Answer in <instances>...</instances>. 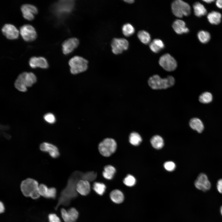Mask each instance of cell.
Masks as SVG:
<instances>
[{
	"label": "cell",
	"mask_w": 222,
	"mask_h": 222,
	"mask_svg": "<svg viewBox=\"0 0 222 222\" xmlns=\"http://www.w3.org/2000/svg\"><path fill=\"white\" fill-rule=\"evenodd\" d=\"M172 27L175 32L178 34L187 33L189 29L186 26L185 22L182 20L177 19L173 23Z\"/></svg>",
	"instance_id": "ac0fdd59"
},
{
	"label": "cell",
	"mask_w": 222,
	"mask_h": 222,
	"mask_svg": "<svg viewBox=\"0 0 222 222\" xmlns=\"http://www.w3.org/2000/svg\"><path fill=\"white\" fill-rule=\"evenodd\" d=\"M116 170L113 166L108 165L104 168V170L102 173L104 177L107 179H112L115 173Z\"/></svg>",
	"instance_id": "d4e9b609"
},
{
	"label": "cell",
	"mask_w": 222,
	"mask_h": 222,
	"mask_svg": "<svg viewBox=\"0 0 222 222\" xmlns=\"http://www.w3.org/2000/svg\"><path fill=\"white\" fill-rule=\"evenodd\" d=\"M39 148L42 151L48 153L52 158H57L60 155L58 148L51 143L47 142H43L40 145Z\"/></svg>",
	"instance_id": "5bb4252c"
},
{
	"label": "cell",
	"mask_w": 222,
	"mask_h": 222,
	"mask_svg": "<svg viewBox=\"0 0 222 222\" xmlns=\"http://www.w3.org/2000/svg\"><path fill=\"white\" fill-rule=\"evenodd\" d=\"M212 97V94L208 92H206L201 94L199 98V101L203 103H208L211 102Z\"/></svg>",
	"instance_id": "d6a6232c"
},
{
	"label": "cell",
	"mask_w": 222,
	"mask_h": 222,
	"mask_svg": "<svg viewBox=\"0 0 222 222\" xmlns=\"http://www.w3.org/2000/svg\"><path fill=\"white\" fill-rule=\"evenodd\" d=\"M117 144L116 141L112 138L105 139L99 144V151L100 153L105 157H109L116 150Z\"/></svg>",
	"instance_id": "8992f818"
},
{
	"label": "cell",
	"mask_w": 222,
	"mask_h": 222,
	"mask_svg": "<svg viewBox=\"0 0 222 222\" xmlns=\"http://www.w3.org/2000/svg\"><path fill=\"white\" fill-rule=\"evenodd\" d=\"M49 222H61L57 216L54 213H51L48 216Z\"/></svg>",
	"instance_id": "74e56055"
},
{
	"label": "cell",
	"mask_w": 222,
	"mask_h": 222,
	"mask_svg": "<svg viewBox=\"0 0 222 222\" xmlns=\"http://www.w3.org/2000/svg\"><path fill=\"white\" fill-rule=\"evenodd\" d=\"M88 61L82 57L73 56L68 62L70 72L72 74H76L86 71L88 68Z\"/></svg>",
	"instance_id": "277c9868"
},
{
	"label": "cell",
	"mask_w": 222,
	"mask_h": 222,
	"mask_svg": "<svg viewBox=\"0 0 222 222\" xmlns=\"http://www.w3.org/2000/svg\"><path fill=\"white\" fill-rule=\"evenodd\" d=\"M216 6L219 8L222 9V0H218L216 1Z\"/></svg>",
	"instance_id": "60d3db41"
},
{
	"label": "cell",
	"mask_w": 222,
	"mask_h": 222,
	"mask_svg": "<svg viewBox=\"0 0 222 222\" xmlns=\"http://www.w3.org/2000/svg\"><path fill=\"white\" fill-rule=\"evenodd\" d=\"M39 187L38 182L34 179L30 178L23 180L20 185L21 190L24 195L31 197L33 199H37L40 196Z\"/></svg>",
	"instance_id": "3957f363"
},
{
	"label": "cell",
	"mask_w": 222,
	"mask_h": 222,
	"mask_svg": "<svg viewBox=\"0 0 222 222\" xmlns=\"http://www.w3.org/2000/svg\"><path fill=\"white\" fill-rule=\"evenodd\" d=\"M124 1L126 2L127 3H132L134 2V1L133 0H124Z\"/></svg>",
	"instance_id": "ee69618b"
},
{
	"label": "cell",
	"mask_w": 222,
	"mask_h": 222,
	"mask_svg": "<svg viewBox=\"0 0 222 222\" xmlns=\"http://www.w3.org/2000/svg\"><path fill=\"white\" fill-rule=\"evenodd\" d=\"M0 213H2L4 212L5 211V207L3 203L0 202Z\"/></svg>",
	"instance_id": "b9f144b4"
},
{
	"label": "cell",
	"mask_w": 222,
	"mask_h": 222,
	"mask_svg": "<svg viewBox=\"0 0 222 222\" xmlns=\"http://www.w3.org/2000/svg\"><path fill=\"white\" fill-rule=\"evenodd\" d=\"M26 72H23L20 74L15 82V87L20 92H25L27 90L25 81Z\"/></svg>",
	"instance_id": "d6986e66"
},
{
	"label": "cell",
	"mask_w": 222,
	"mask_h": 222,
	"mask_svg": "<svg viewBox=\"0 0 222 222\" xmlns=\"http://www.w3.org/2000/svg\"><path fill=\"white\" fill-rule=\"evenodd\" d=\"M39 191L40 195L47 198L54 199L56 198V190L55 187L48 188L43 184L39 185Z\"/></svg>",
	"instance_id": "2e32d148"
},
{
	"label": "cell",
	"mask_w": 222,
	"mask_h": 222,
	"mask_svg": "<svg viewBox=\"0 0 222 222\" xmlns=\"http://www.w3.org/2000/svg\"><path fill=\"white\" fill-rule=\"evenodd\" d=\"M25 81L27 87H31L37 81V78L35 74L32 72H26Z\"/></svg>",
	"instance_id": "f1b7e54d"
},
{
	"label": "cell",
	"mask_w": 222,
	"mask_h": 222,
	"mask_svg": "<svg viewBox=\"0 0 222 222\" xmlns=\"http://www.w3.org/2000/svg\"><path fill=\"white\" fill-rule=\"evenodd\" d=\"M37 57L35 56L31 57L29 61V64L31 68H37L36 65V60Z\"/></svg>",
	"instance_id": "f35d334b"
},
{
	"label": "cell",
	"mask_w": 222,
	"mask_h": 222,
	"mask_svg": "<svg viewBox=\"0 0 222 222\" xmlns=\"http://www.w3.org/2000/svg\"><path fill=\"white\" fill-rule=\"evenodd\" d=\"M175 83V79L172 76L169 75L162 78L157 74L150 77L148 81L149 86L154 90L166 89L172 87Z\"/></svg>",
	"instance_id": "6da1fadb"
},
{
	"label": "cell",
	"mask_w": 222,
	"mask_h": 222,
	"mask_svg": "<svg viewBox=\"0 0 222 222\" xmlns=\"http://www.w3.org/2000/svg\"><path fill=\"white\" fill-rule=\"evenodd\" d=\"M152 146L155 148L160 149L164 145V141L162 138L159 135H155L150 140Z\"/></svg>",
	"instance_id": "484cf974"
},
{
	"label": "cell",
	"mask_w": 222,
	"mask_h": 222,
	"mask_svg": "<svg viewBox=\"0 0 222 222\" xmlns=\"http://www.w3.org/2000/svg\"><path fill=\"white\" fill-rule=\"evenodd\" d=\"M171 9L173 14L180 18L188 16L191 13V8L187 2L181 0L174 1L171 4Z\"/></svg>",
	"instance_id": "5b68a950"
},
{
	"label": "cell",
	"mask_w": 222,
	"mask_h": 222,
	"mask_svg": "<svg viewBox=\"0 0 222 222\" xmlns=\"http://www.w3.org/2000/svg\"><path fill=\"white\" fill-rule=\"evenodd\" d=\"M93 188L97 194L101 195L105 193L106 187L103 183L96 182L93 184Z\"/></svg>",
	"instance_id": "1f68e13d"
},
{
	"label": "cell",
	"mask_w": 222,
	"mask_h": 222,
	"mask_svg": "<svg viewBox=\"0 0 222 222\" xmlns=\"http://www.w3.org/2000/svg\"><path fill=\"white\" fill-rule=\"evenodd\" d=\"M220 212L221 215L222 216V206L220 208Z\"/></svg>",
	"instance_id": "f6af8a7d"
},
{
	"label": "cell",
	"mask_w": 222,
	"mask_h": 222,
	"mask_svg": "<svg viewBox=\"0 0 222 222\" xmlns=\"http://www.w3.org/2000/svg\"><path fill=\"white\" fill-rule=\"evenodd\" d=\"M20 33L23 39L27 42L33 41L37 37V33L35 28L29 24L24 25L21 27Z\"/></svg>",
	"instance_id": "9c48e42d"
},
{
	"label": "cell",
	"mask_w": 222,
	"mask_h": 222,
	"mask_svg": "<svg viewBox=\"0 0 222 222\" xmlns=\"http://www.w3.org/2000/svg\"><path fill=\"white\" fill-rule=\"evenodd\" d=\"M136 179L132 175H128L124 179L123 183L126 186L132 187L136 183Z\"/></svg>",
	"instance_id": "e575fe53"
},
{
	"label": "cell",
	"mask_w": 222,
	"mask_h": 222,
	"mask_svg": "<svg viewBox=\"0 0 222 222\" xmlns=\"http://www.w3.org/2000/svg\"><path fill=\"white\" fill-rule=\"evenodd\" d=\"M23 17L28 20H32L34 18V14L38 12L37 8L35 6L29 4H24L21 7Z\"/></svg>",
	"instance_id": "7c38bea8"
},
{
	"label": "cell",
	"mask_w": 222,
	"mask_h": 222,
	"mask_svg": "<svg viewBox=\"0 0 222 222\" xmlns=\"http://www.w3.org/2000/svg\"><path fill=\"white\" fill-rule=\"evenodd\" d=\"M75 1L73 0H60L54 3L51 7L52 13L59 18L68 15L73 10Z\"/></svg>",
	"instance_id": "7a4b0ae2"
},
{
	"label": "cell",
	"mask_w": 222,
	"mask_h": 222,
	"mask_svg": "<svg viewBox=\"0 0 222 222\" xmlns=\"http://www.w3.org/2000/svg\"><path fill=\"white\" fill-rule=\"evenodd\" d=\"M190 127L199 133L202 132L204 129V125L202 121L198 118H193L189 123Z\"/></svg>",
	"instance_id": "44dd1931"
},
{
	"label": "cell",
	"mask_w": 222,
	"mask_h": 222,
	"mask_svg": "<svg viewBox=\"0 0 222 222\" xmlns=\"http://www.w3.org/2000/svg\"><path fill=\"white\" fill-rule=\"evenodd\" d=\"M137 36L139 39L143 43L147 44L150 43L151 37L147 32L144 30L140 31L138 32Z\"/></svg>",
	"instance_id": "4316f807"
},
{
	"label": "cell",
	"mask_w": 222,
	"mask_h": 222,
	"mask_svg": "<svg viewBox=\"0 0 222 222\" xmlns=\"http://www.w3.org/2000/svg\"><path fill=\"white\" fill-rule=\"evenodd\" d=\"M2 31L3 34L9 39H15L18 37V31L13 25L10 24H5L2 28Z\"/></svg>",
	"instance_id": "4fadbf2b"
},
{
	"label": "cell",
	"mask_w": 222,
	"mask_h": 222,
	"mask_svg": "<svg viewBox=\"0 0 222 222\" xmlns=\"http://www.w3.org/2000/svg\"><path fill=\"white\" fill-rule=\"evenodd\" d=\"M123 35L126 37H129L133 35L135 32V29L134 27L129 23L124 24L122 28Z\"/></svg>",
	"instance_id": "4dcf8cb0"
},
{
	"label": "cell",
	"mask_w": 222,
	"mask_h": 222,
	"mask_svg": "<svg viewBox=\"0 0 222 222\" xmlns=\"http://www.w3.org/2000/svg\"><path fill=\"white\" fill-rule=\"evenodd\" d=\"M158 63L164 69L168 72L174 71L177 67V61L169 54H165L162 56L159 59Z\"/></svg>",
	"instance_id": "52a82bcc"
},
{
	"label": "cell",
	"mask_w": 222,
	"mask_h": 222,
	"mask_svg": "<svg viewBox=\"0 0 222 222\" xmlns=\"http://www.w3.org/2000/svg\"><path fill=\"white\" fill-rule=\"evenodd\" d=\"M203 1L207 3H210L212 2L215 1L213 0H203Z\"/></svg>",
	"instance_id": "7bdbcfd3"
},
{
	"label": "cell",
	"mask_w": 222,
	"mask_h": 222,
	"mask_svg": "<svg viewBox=\"0 0 222 222\" xmlns=\"http://www.w3.org/2000/svg\"><path fill=\"white\" fill-rule=\"evenodd\" d=\"M36 64L37 67L46 69L48 67V64L46 59L43 57L37 58Z\"/></svg>",
	"instance_id": "836d02e7"
},
{
	"label": "cell",
	"mask_w": 222,
	"mask_h": 222,
	"mask_svg": "<svg viewBox=\"0 0 222 222\" xmlns=\"http://www.w3.org/2000/svg\"><path fill=\"white\" fill-rule=\"evenodd\" d=\"M110 197L113 202L117 204L121 203L124 199L123 194L118 190H114L112 191L110 194Z\"/></svg>",
	"instance_id": "7402d4cb"
},
{
	"label": "cell",
	"mask_w": 222,
	"mask_h": 222,
	"mask_svg": "<svg viewBox=\"0 0 222 222\" xmlns=\"http://www.w3.org/2000/svg\"><path fill=\"white\" fill-rule=\"evenodd\" d=\"M164 167L167 171H171L175 170V165L172 161H167L164 163Z\"/></svg>",
	"instance_id": "8d00e7d4"
},
{
	"label": "cell",
	"mask_w": 222,
	"mask_h": 222,
	"mask_svg": "<svg viewBox=\"0 0 222 222\" xmlns=\"http://www.w3.org/2000/svg\"><path fill=\"white\" fill-rule=\"evenodd\" d=\"M79 41L76 38H71L64 41L62 44V50L66 55L72 52L78 46Z\"/></svg>",
	"instance_id": "8fae6325"
},
{
	"label": "cell",
	"mask_w": 222,
	"mask_h": 222,
	"mask_svg": "<svg viewBox=\"0 0 222 222\" xmlns=\"http://www.w3.org/2000/svg\"><path fill=\"white\" fill-rule=\"evenodd\" d=\"M198 38L200 42L205 44L208 43L211 39V35L208 32L203 30L199 31L197 34Z\"/></svg>",
	"instance_id": "83f0119b"
},
{
	"label": "cell",
	"mask_w": 222,
	"mask_h": 222,
	"mask_svg": "<svg viewBox=\"0 0 222 222\" xmlns=\"http://www.w3.org/2000/svg\"><path fill=\"white\" fill-rule=\"evenodd\" d=\"M129 45L128 41L125 39L114 38L111 43L112 51L116 55L121 54L128 49Z\"/></svg>",
	"instance_id": "ba28073f"
},
{
	"label": "cell",
	"mask_w": 222,
	"mask_h": 222,
	"mask_svg": "<svg viewBox=\"0 0 222 222\" xmlns=\"http://www.w3.org/2000/svg\"><path fill=\"white\" fill-rule=\"evenodd\" d=\"M62 218L65 222H74L78 217L79 213L74 208H71L66 211L64 208L61 210Z\"/></svg>",
	"instance_id": "9a60e30c"
},
{
	"label": "cell",
	"mask_w": 222,
	"mask_h": 222,
	"mask_svg": "<svg viewBox=\"0 0 222 222\" xmlns=\"http://www.w3.org/2000/svg\"><path fill=\"white\" fill-rule=\"evenodd\" d=\"M76 191L80 195H86L90 191V184L87 180H80L76 184Z\"/></svg>",
	"instance_id": "e0dca14e"
},
{
	"label": "cell",
	"mask_w": 222,
	"mask_h": 222,
	"mask_svg": "<svg viewBox=\"0 0 222 222\" xmlns=\"http://www.w3.org/2000/svg\"><path fill=\"white\" fill-rule=\"evenodd\" d=\"M150 50L155 53H158L164 47L162 41L159 39H154L149 45Z\"/></svg>",
	"instance_id": "603a6c76"
},
{
	"label": "cell",
	"mask_w": 222,
	"mask_h": 222,
	"mask_svg": "<svg viewBox=\"0 0 222 222\" xmlns=\"http://www.w3.org/2000/svg\"><path fill=\"white\" fill-rule=\"evenodd\" d=\"M193 8L194 14L197 17H201L207 13V10L204 6L199 2L195 3Z\"/></svg>",
	"instance_id": "cb8c5ba5"
},
{
	"label": "cell",
	"mask_w": 222,
	"mask_h": 222,
	"mask_svg": "<svg viewBox=\"0 0 222 222\" xmlns=\"http://www.w3.org/2000/svg\"><path fill=\"white\" fill-rule=\"evenodd\" d=\"M129 140L132 145L137 146L141 143L142 141V138L138 133L133 132L130 134L129 138Z\"/></svg>",
	"instance_id": "f546056e"
},
{
	"label": "cell",
	"mask_w": 222,
	"mask_h": 222,
	"mask_svg": "<svg viewBox=\"0 0 222 222\" xmlns=\"http://www.w3.org/2000/svg\"><path fill=\"white\" fill-rule=\"evenodd\" d=\"M221 14L216 11H212L209 13L207 15L208 22L213 25L219 24L221 22Z\"/></svg>",
	"instance_id": "ffe728a7"
},
{
	"label": "cell",
	"mask_w": 222,
	"mask_h": 222,
	"mask_svg": "<svg viewBox=\"0 0 222 222\" xmlns=\"http://www.w3.org/2000/svg\"><path fill=\"white\" fill-rule=\"evenodd\" d=\"M43 118L45 121L50 124H54L56 121V118L54 114L50 113L45 114Z\"/></svg>",
	"instance_id": "d590c367"
},
{
	"label": "cell",
	"mask_w": 222,
	"mask_h": 222,
	"mask_svg": "<svg viewBox=\"0 0 222 222\" xmlns=\"http://www.w3.org/2000/svg\"><path fill=\"white\" fill-rule=\"evenodd\" d=\"M217 188L218 192L222 194V179L218 180L217 183Z\"/></svg>",
	"instance_id": "ab89813d"
},
{
	"label": "cell",
	"mask_w": 222,
	"mask_h": 222,
	"mask_svg": "<svg viewBox=\"0 0 222 222\" xmlns=\"http://www.w3.org/2000/svg\"><path fill=\"white\" fill-rule=\"evenodd\" d=\"M194 183L197 189L203 191L209 190L211 187V184L207 176L203 173L199 175Z\"/></svg>",
	"instance_id": "30bf717a"
}]
</instances>
